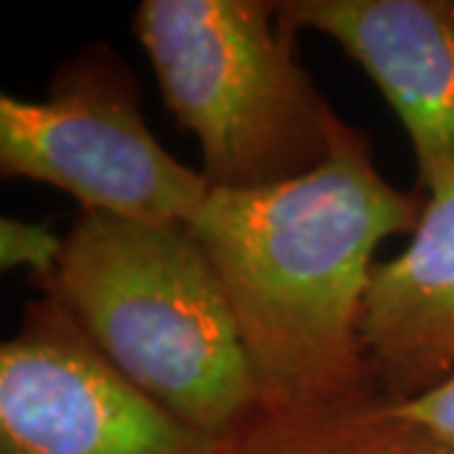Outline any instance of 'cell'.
<instances>
[{
  "label": "cell",
  "mask_w": 454,
  "mask_h": 454,
  "mask_svg": "<svg viewBox=\"0 0 454 454\" xmlns=\"http://www.w3.org/2000/svg\"><path fill=\"white\" fill-rule=\"evenodd\" d=\"M427 195L389 184L372 139L336 121L321 167L260 190H210L187 223L225 288L262 404L379 396L361 340L373 250L411 235Z\"/></svg>",
  "instance_id": "1"
},
{
  "label": "cell",
  "mask_w": 454,
  "mask_h": 454,
  "mask_svg": "<svg viewBox=\"0 0 454 454\" xmlns=\"http://www.w3.org/2000/svg\"><path fill=\"white\" fill-rule=\"evenodd\" d=\"M46 293L179 422L225 439L262 404L225 288L187 227L82 212Z\"/></svg>",
  "instance_id": "2"
},
{
  "label": "cell",
  "mask_w": 454,
  "mask_h": 454,
  "mask_svg": "<svg viewBox=\"0 0 454 454\" xmlns=\"http://www.w3.org/2000/svg\"><path fill=\"white\" fill-rule=\"evenodd\" d=\"M131 33L164 106L202 152L210 190H260L321 167L336 112L270 0H145Z\"/></svg>",
  "instance_id": "3"
},
{
  "label": "cell",
  "mask_w": 454,
  "mask_h": 454,
  "mask_svg": "<svg viewBox=\"0 0 454 454\" xmlns=\"http://www.w3.org/2000/svg\"><path fill=\"white\" fill-rule=\"evenodd\" d=\"M3 177L43 182L83 212L184 227L210 195L202 172L164 149L137 79L104 43L56 68L43 101L0 97Z\"/></svg>",
  "instance_id": "4"
},
{
  "label": "cell",
  "mask_w": 454,
  "mask_h": 454,
  "mask_svg": "<svg viewBox=\"0 0 454 454\" xmlns=\"http://www.w3.org/2000/svg\"><path fill=\"white\" fill-rule=\"evenodd\" d=\"M0 454H223V439L137 389L43 293L0 346Z\"/></svg>",
  "instance_id": "5"
},
{
  "label": "cell",
  "mask_w": 454,
  "mask_h": 454,
  "mask_svg": "<svg viewBox=\"0 0 454 454\" xmlns=\"http://www.w3.org/2000/svg\"><path fill=\"white\" fill-rule=\"evenodd\" d=\"M278 16L369 74L411 142L417 190L454 182V0H283Z\"/></svg>",
  "instance_id": "6"
},
{
  "label": "cell",
  "mask_w": 454,
  "mask_h": 454,
  "mask_svg": "<svg viewBox=\"0 0 454 454\" xmlns=\"http://www.w3.org/2000/svg\"><path fill=\"white\" fill-rule=\"evenodd\" d=\"M361 340L381 399L414 402L454 373V182L427 192L396 258L376 262Z\"/></svg>",
  "instance_id": "7"
},
{
  "label": "cell",
  "mask_w": 454,
  "mask_h": 454,
  "mask_svg": "<svg viewBox=\"0 0 454 454\" xmlns=\"http://www.w3.org/2000/svg\"><path fill=\"white\" fill-rule=\"evenodd\" d=\"M223 454H454L437 434L372 396L331 406L260 404L223 439Z\"/></svg>",
  "instance_id": "8"
},
{
  "label": "cell",
  "mask_w": 454,
  "mask_h": 454,
  "mask_svg": "<svg viewBox=\"0 0 454 454\" xmlns=\"http://www.w3.org/2000/svg\"><path fill=\"white\" fill-rule=\"evenodd\" d=\"M64 240L46 225L26 223L18 217L0 220V265L3 270L26 268L33 283L46 293L56 280L64 255Z\"/></svg>",
  "instance_id": "9"
},
{
  "label": "cell",
  "mask_w": 454,
  "mask_h": 454,
  "mask_svg": "<svg viewBox=\"0 0 454 454\" xmlns=\"http://www.w3.org/2000/svg\"><path fill=\"white\" fill-rule=\"evenodd\" d=\"M394 406L406 419L427 427L432 434H437L447 447L454 450V373L444 384H439L437 389H432L419 399Z\"/></svg>",
  "instance_id": "10"
}]
</instances>
